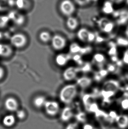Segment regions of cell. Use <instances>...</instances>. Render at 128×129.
<instances>
[{"instance_id":"obj_1","label":"cell","mask_w":128,"mask_h":129,"mask_svg":"<svg viewBox=\"0 0 128 129\" xmlns=\"http://www.w3.org/2000/svg\"><path fill=\"white\" fill-rule=\"evenodd\" d=\"M77 92L78 89L76 85L68 84L64 86L60 91L59 99L65 104H69L76 97Z\"/></svg>"},{"instance_id":"obj_2","label":"cell","mask_w":128,"mask_h":129,"mask_svg":"<svg viewBox=\"0 0 128 129\" xmlns=\"http://www.w3.org/2000/svg\"><path fill=\"white\" fill-rule=\"evenodd\" d=\"M117 81L111 79L106 81L102 87L101 94L104 98H109L113 96L119 88Z\"/></svg>"},{"instance_id":"obj_3","label":"cell","mask_w":128,"mask_h":129,"mask_svg":"<svg viewBox=\"0 0 128 129\" xmlns=\"http://www.w3.org/2000/svg\"><path fill=\"white\" fill-rule=\"evenodd\" d=\"M77 6L73 0H61L59 5L60 12L67 18L73 16L76 12Z\"/></svg>"},{"instance_id":"obj_4","label":"cell","mask_w":128,"mask_h":129,"mask_svg":"<svg viewBox=\"0 0 128 129\" xmlns=\"http://www.w3.org/2000/svg\"><path fill=\"white\" fill-rule=\"evenodd\" d=\"M10 42L13 47L17 49H22L27 45L28 39L24 34L16 33L11 36Z\"/></svg>"},{"instance_id":"obj_5","label":"cell","mask_w":128,"mask_h":129,"mask_svg":"<svg viewBox=\"0 0 128 129\" xmlns=\"http://www.w3.org/2000/svg\"><path fill=\"white\" fill-rule=\"evenodd\" d=\"M50 42L52 48L55 50H62L67 45V41L66 38L58 34H56L52 36Z\"/></svg>"},{"instance_id":"obj_6","label":"cell","mask_w":128,"mask_h":129,"mask_svg":"<svg viewBox=\"0 0 128 129\" xmlns=\"http://www.w3.org/2000/svg\"><path fill=\"white\" fill-rule=\"evenodd\" d=\"M47 115L50 116H54L57 115L60 110L59 104L54 101H47L44 106Z\"/></svg>"},{"instance_id":"obj_7","label":"cell","mask_w":128,"mask_h":129,"mask_svg":"<svg viewBox=\"0 0 128 129\" xmlns=\"http://www.w3.org/2000/svg\"><path fill=\"white\" fill-rule=\"evenodd\" d=\"M98 26L102 31L107 34L112 31L114 27V23L105 18L100 19L99 21Z\"/></svg>"},{"instance_id":"obj_8","label":"cell","mask_w":128,"mask_h":129,"mask_svg":"<svg viewBox=\"0 0 128 129\" xmlns=\"http://www.w3.org/2000/svg\"><path fill=\"white\" fill-rule=\"evenodd\" d=\"M80 69L75 67L70 66L66 68L63 72L62 76L64 80L71 81L76 78Z\"/></svg>"},{"instance_id":"obj_9","label":"cell","mask_w":128,"mask_h":129,"mask_svg":"<svg viewBox=\"0 0 128 129\" xmlns=\"http://www.w3.org/2000/svg\"><path fill=\"white\" fill-rule=\"evenodd\" d=\"M10 20H12L17 26L23 25L26 20V18L23 14L19 13L16 11H12L9 13L8 15Z\"/></svg>"},{"instance_id":"obj_10","label":"cell","mask_w":128,"mask_h":129,"mask_svg":"<svg viewBox=\"0 0 128 129\" xmlns=\"http://www.w3.org/2000/svg\"><path fill=\"white\" fill-rule=\"evenodd\" d=\"M4 106L8 111L16 112L19 108V103L16 98L10 96L5 99Z\"/></svg>"},{"instance_id":"obj_11","label":"cell","mask_w":128,"mask_h":129,"mask_svg":"<svg viewBox=\"0 0 128 129\" xmlns=\"http://www.w3.org/2000/svg\"><path fill=\"white\" fill-rule=\"evenodd\" d=\"M71 58V55L69 54L61 53L56 56L55 61L56 64L58 66H65L67 64Z\"/></svg>"},{"instance_id":"obj_12","label":"cell","mask_w":128,"mask_h":129,"mask_svg":"<svg viewBox=\"0 0 128 129\" xmlns=\"http://www.w3.org/2000/svg\"><path fill=\"white\" fill-rule=\"evenodd\" d=\"M13 50L12 46L7 44L0 43V57H10L12 56Z\"/></svg>"},{"instance_id":"obj_13","label":"cell","mask_w":128,"mask_h":129,"mask_svg":"<svg viewBox=\"0 0 128 129\" xmlns=\"http://www.w3.org/2000/svg\"><path fill=\"white\" fill-rule=\"evenodd\" d=\"M66 23V27L71 31L76 30L79 26V21L78 19L73 16L67 18Z\"/></svg>"},{"instance_id":"obj_14","label":"cell","mask_w":128,"mask_h":129,"mask_svg":"<svg viewBox=\"0 0 128 129\" xmlns=\"http://www.w3.org/2000/svg\"><path fill=\"white\" fill-rule=\"evenodd\" d=\"M92 83V79L87 76L80 77L76 80V85H78L83 89L88 88L91 86Z\"/></svg>"},{"instance_id":"obj_15","label":"cell","mask_w":128,"mask_h":129,"mask_svg":"<svg viewBox=\"0 0 128 129\" xmlns=\"http://www.w3.org/2000/svg\"><path fill=\"white\" fill-rule=\"evenodd\" d=\"M73 115V110L69 107L64 108L60 114V119L63 122H68L70 120Z\"/></svg>"},{"instance_id":"obj_16","label":"cell","mask_w":128,"mask_h":129,"mask_svg":"<svg viewBox=\"0 0 128 129\" xmlns=\"http://www.w3.org/2000/svg\"><path fill=\"white\" fill-rule=\"evenodd\" d=\"M115 122L120 129H125L128 127V116L125 115H118L116 118Z\"/></svg>"},{"instance_id":"obj_17","label":"cell","mask_w":128,"mask_h":129,"mask_svg":"<svg viewBox=\"0 0 128 129\" xmlns=\"http://www.w3.org/2000/svg\"><path fill=\"white\" fill-rule=\"evenodd\" d=\"M90 31L86 28H81L77 32V37L79 40L83 42H88Z\"/></svg>"},{"instance_id":"obj_18","label":"cell","mask_w":128,"mask_h":129,"mask_svg":"<svg viewBox=\"0 0 128 129\" xmlns=\"http://www.w3.org/2000/svg\"><path fill=\"white\" fill-rule=\"evenodd\" d=\"M47 101L46 98L44 96L39 95L36 96L33 100V105L35 108H44L45 103Z\"/></svg>"},{"instance_id":"obj_19","label":"cell","mask_w":128,"mask_h":129,"mask_svg":"<svg viewBox=\"0 0 128 129\" xmlns=\"http://www.w3.org/2000/svg\"><path fill=\"white\" fill-rule=\"evenodd\" d=\"M16 122V117L12 114L5 115L2 120V123L4 125L8 127H12L14 125Z\"/></svg>"},{"instance_id":"obj_20","label":"cell","mask_w":128,"mask_h":129,"mask_svg":"<svg viewBox=\"0 0 128 129\" xmlns=\"http://www.w3.org/2000/svg\"><path fill=\"white\" fill-rule=\"evenodd\" d=\"M102 12H104V14H110L114 12V7H113V4L110 1H106L104 2L102 8Z\"/></svg>"},{"instance_id":"obj_21","label":"cell","mask_w":128,"mask_h":129,"mask_svg":"<svg viewBox=\"0 0 128 129\" xmlns=\"http://www.w3.org/2000/svg\"><path fill=\"white\" fill-rule=\"evenodd\" d=\"M39 38L41 42L44 43H47L50 42L52 36L48 31H43L39 34Z\"/></svg>"},{"instance_id":"obj_22","label":"cell","mask_w":128,"mask_h":129,"mask_svg":"<svg viewBox=\"0 0 128 129\" xmlns=\"http://www.w3.org/2000/svg\"><path fill=\"white\" fill-rule=\"evenodd\" d=\"M69 52L71 54H80L81 51L82 47L76 43H72L70 45L69 48Z\"/></svg>"},{"instance_id":"obj_23","label":"cell","mask_w":128,"mask_h":129,"mask_svg":"<svg viewBox=\"0 0 128 129\" xmlns=\"http://www.w3.org/2000/svg\"><path fill=\"white\" fill-rule=\"evenodd\" d=\"M94 61L99 64H101L106 61V57L104 55L100 53H96L93 56Z\"/></svg>"},{"instance_id":"obj_24","label":"cell","mask_w":128,"mask_h":129,"mask_svg":"<svg viewBox=\"0 0 128 129\" xmlns=\"http://www.w3.org/2000/svg\"><path fill=\"white\" fill-rule=\"evenodd\" d=\"M77 6L84 7L88 6L92 2V0H73Z\"/></svg>"},{"instance_id":"obj_25","label":"cell","mask_w":128,"mask_h":129,"mask_svg":"<svg viewBox=\"0 0 128 129\" xmlns=\"http://www.w3.org/2000/svg\"><path fill=\"white\" fill-rule=\"evenodd\" d=\"M10 21L8 16L0 15V29L5 28Z\"/></svg>"},{"instance_id":"obj_26","label":"cell","mask_w":128,"mask_h":129,"mask_svg":"<svg viewBox=\"0 0 128 129\" xmlns=\"http://www.w3.org/2000/svg\"><path fill=\"white\" fill-rule=\"evenodd\" d=\"M26 0H16V5L18 9H22L26 8Z\"/></svg>"},{"instance_id":"obj_27","label":"cell","mask_w":128,"mask_h":129,"mask_svg":"<svg viewBox=\"0 0 128 129\" xmlns=\"http://www.w3.org/2000/svg\"><path fill=\"white\" fill-rule=\"evenodd\" d=\"M117 43L118 45L121 46H128V39L123 38H119L117 40Z\"/></svg>"},{"instance_id":"obj_28","label":"cell","mask_w":128,"mask_h":129,"mask_svg":"<svg viewBox=\"0 0 128 129\" xmlns=\"http://www.w3.org/2000/svg\"><path fill=\"white\" fill-rule=\"evenodd\" d=\"M16 115L18 119H23L26 116V113L24 110L22 109L18 110L16 112Z\"/></svg>"},{"instance_id":"obj_29","label":"cell","mask_w":128,"mask_h":129,"mask_svg":"<svg viewBox=\"0 0 128 129\" xmlns=\"http://www.w3.org/2000/svg\"><path fill=\"white\" fill-rule=\"evenodd\" d=\"M120 105L123 110H128V98L123 99L121 102Z\"/></svg>"},{"instance_id":"obj_30","label":"cell","mask_w":128,"mask_h":129,"mask_svg":"<svg viewBox=\"0 0 128 129\" xmlns=\"http://www.w3.org/2000/svg\"><path fill=\"white\" fill-rule=\"evenodd\" d=\"M108 72L107 70L103 69V70H100V71L99 72L98 74L97 75H98L100 79H102L103 78L105 77L107 75Z\"/></svg>"},{"instance_id":"obj_31","label":"cell","mask_w":128,"mask_h":129,"mask_svg":"<svg viewBox=\"0 0 128 129\" xmlns=\"http://www.w3.org/2000/svg\"><path fill=\"white\" fill-rule=\"evenodd\" d=\"M91 70V66L89 63H86L83 65V67L81 69L82 72H89Z\"/></svg>"},{"instance_id":"obj_32","label":"cell","mask_w":128,"mask_h":129,"mask_svg":"<svg viewBox=\"0 0 128 129\" xmlns=\"http://www.w3.org/2000/svg\"><path fill=\"white\" fill-rule=\"evenodd\" d=\"M73 59L74 60V61L77 62H79L80 61H81V56L80 54H74V55L73 56Z\"/></svg>"},{"instance_id":"obj_33","label":"cell","mask_w":128,"mask_h":129,"mask_svg":"<svg viewBox=\"0 0 128 129\" xmlns=\"http://www.w3.org/2000/svg\"><path fill=\"white\" fill-rule=\"evenodd\" d=\"M83 129H98L95 126L90 124H85L83 126Z\"/></svg>"},{"instance_id":"obj_34","label":"cell","mask_w":128,"mask_h":129,"mask_svg":"<svg viewBox=\"0 0 128 129\" xmlns=\"http://www.w3.org/2000/svg\"><path fill=\"white\" fill-rule=\"evenodd\" d=\"M76 124V123L70 124L67 126L66 129H77L78 126Z\"/></svg>"},{"instance_id":"obj_35","label":"cell","mask_w":128,"mask_h":129,"mask_svg":"<svg viewBox=\"0 0 128 129\" xmlns=\"http://www.w3.org/2000/svg\"><path fill=\"white\" fill-rule=\"evenodd\" d=\"M123 61L125 63L128 64V50L125 52L123 56Z\"/></svg>"},{"instance_id":"obj_36","label":"cell","mask_w":128,"mask_h":129,"mask_svg":"<svg viewBox=\"0 0 128 129\" xmlns=\"http://www.w3.org/2000/svg\"><path fill=\"white\" fill-rule=\"evenodd\" d=\"M5 75V70L2 67L0 66V80L3 78Z\"/></svg>"},{"instance_id":"obj_37","label":"cell","mask_w":128,"mask_h":129,"mask_svg":"<svg viewBox=\"0 0 128 129\" xmlns=\"http://www.w3.org/2000/svg\"><path fill=\"white\" fill-rule=\"evenodd\" d=\"M113 4L119 5L122 3L124 0H110Z\"/></svg>"},{"instance_id":"obj_38","label":"cell","mask_w":128,"mask_h":129,"mask_svg":"<svg viewBox=\"0 0 128 129\" xmlns=\"http://www.w3.org/2000/svg\"><path fill=\"white\" fill-rule=\"evenodd\" d=\"M123 94L125 98H128V85L125 86L124 88Z\"/></svg>"},{"instance_id":"obj_39","label":"cell","mask_w":128,"mask_h":129,"mask_svg":"<svg viewBox=\"0 0 128 129\" xmlns=\"http://www.w3.org/2000/svg\"><path fill=\"white\" fill-rule=\"evenodd\" d=\"M108 68H107V71L108 72H113V71H114V65H113L110 64L108 65Z\"/></svg>"},{"instance_id":"obj_40","label":"cell","mask_w":128,"mask_h":129,"mask_svg":"<svg viewBox=\"0 0 128 129\" xmlns=\"http://www.w3.org/2000/svg\"><path fill=\"white\" fill-rule=\"evenodd\" d=\"M116 49L115 48H113L111 49L110 51H109V53L111 55H114L116 52Z\"/></svg>"},{"instance_id":"obj_41","label":"cell","mask_w":128,"mask_h":129,"mask_svg":"<svg viewBox=\"0 0 128 129\" xmlns=\"http://www.w3.org/2000/svg\"><path fill=\"white\" fill-rule=\"evenodd\" d=\"M125 35H126L127 38L128 39V25L125 28Z\"/></svg>"},{"instance_id":"obj_42","label":"cell","mask_w":128,"mask_h":129,"mask_svg":"<svg viewBox=\"0 0 128 129\" xmlns=\"http://www.w3.org/2000/svg\"><path fill=\"white\" fill-rule=\"evenodd\" d=\"M92 2H93V1H94V2H96V1H98V0H92Z\"/></svg>"}]
</instances>
